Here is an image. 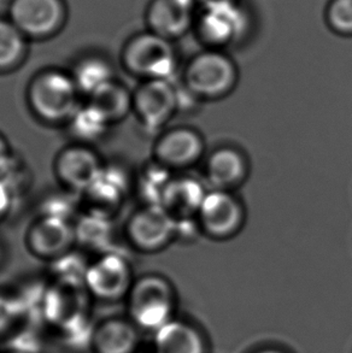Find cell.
<instances>
[{
	"instance_id": "1",
	"label": "cell",
	"mask_w": 352,
	"mask_h": 353,
	"mask_svg": "<svg viewBox=\"0 0 352 353\" xmlns=\"http://www.w3.org/2000/svg\"><path fill=\"white\" fill-rule=\"evenodd\" d=\"M79 93L72 75L59 70H46L30 81L28 103L39 119L46 122H68L80 106Z\"/></svg>"
},
{
	"instance_id": "2",
	"label": "cell",
	"mask_w": 352,
	"mask_h": 353,
	"mask_svg": "<svg viewBox=\"0 0 352 353\" xmlns=\"http://www.w3.org/2000/svg\"><path fill=\"white\" fill-rule=\"evenodd\" d=\"M127 301L129 320L139 330L156 333L173 320L174 291L163 277L148 275L134 282Z\"/></svg>"
},
{
	"instance_id": "3",
	"label": "cell",
	"mask_w": 352,
	"mask_h": 353,
	"mask_svg": "<svg viewBox=\"0 0 352 353\" xmlns=\"http://www.w3.org/2000/svg\"><path fill=\"white\" fill-rule=\"evenodd\" d=\"M127 70L146 80H169L177 67L175 52L168 39L158 34H143L133 39L124 53Z\"/></svg>"
},
{
	"instance_id": "4",
	"label": "cell",
	"mask_w": 352,
	"mask_h": 353,
	"mask_svg": "<svg viewBox=\"0 0 352 353\" xmlns=\"http://www.w3.org/2000/svg\"><path fill=\"white\" fill-rule=\"evenodd\" d=\"M237 69L224 53H200L186 69L187 88L200 98L214 99L224 97L237 83Z\"/></svg>"
},
{
	"instance_id": "5",
	"label": "cell",
	"mask_w": 352,
	"mask_h": 353,
	"mask_svg": "<svg viewBox=\"0 0 352 353\" xmlns=\"http://www.w3.org/2000/svg\"><path fill=\"white\" fill-rule=\"evenodd\" d=\"M133 274L128 261L119 253L105 252L90 263L85 287L90 296L108 303L127 298L133 286Z\"/></svg>"
},
{
	"instance_id": "6",
	"label": "cell",
	"mask_w": 352,
	"mask_h": 353,
	"mask_svg": "<svg viewBox=\"0 0 352 353\" xmlns=\"http://www.w3.org/2000/svg\"><path fill=\"white\" fill-rule=\"evenodd\" d=\"M179 94L169 80H146L133 93V110L148 130H157L172 119Z\"/></svg>"
},
{
	"instance_id": "7",
	"label": "cell",
	"mask_w": 352,
	"mask_h": 353,
	"mask_svg": "<svg viewBox=\"0 0 352 353\" xmlns=\"http://www.w3.org/2000/svg\"><path fill=\"white\" fill-rule=\"evenodd\" d=\"M127 234L135 248L157 251L177 234V223L162 206L146 205L130 217Z\"/></svg>"
},
{
	"instance_id": "8",
	"label": "cell",
	"mask_w": 352,
	"mask_h": 353,
	"mask_svg": "<svg viewBox=\"0 0 352 353\" xmlns=\"http://www.w3.org/2000/svg\"><path fill=\"white\" fill-rule=\"evenodd\" d=\"M103 167L104 164L93 150L85 145H75L58 154L55 170L64 186L84 194L97 181Z\"/></svg>"
},
{
	"instance_id": "9",
	"label": "cell",
	"mask_w": 352,
	"mask_h": 353,
	"mask_svg": "<svg viewBox=\"0 0 352 353\" xmlns=\"http://www.w3.org/2000/svg\"><path fill=\"white\" fill-rule=\"evenodd\" d=\"M202 228L215 238H228L243 225V206L227 191L216 190L206 193L198 211Z\"/></svg>"
},
{
	"instance_id": "10",
	"label": "cell",
	"mask_w": 352,
	"mask_h": 353,
	"mask_svg": "<svg viewBox=\"0 0 352 353\" xmlns=\"http://www.w3.org/2000/svg\"><path fill=\"white\" fill-rule=\"evenodd\" d=\"M27 241L35 256L55 261L69 252L75 243L74 225L69 221L41 216L30 227Z\"/></svg>"
},
{
	"instance_id": "11",
	"label": "cell",
	"mask_w": 352,
	"mask_h": 353,
	"mask_svg": "<svg viewBox=\"0 0 352 353\" xmlns=\"http://www.w3.org/2000/svg\"><path fill=\"white\" fill-rule=\"evenodd\" d=\"M203 151V139L187 128L173 129L163 134L155 146L158 164L168 169L190 167L199 159Z\"/></svg>"
},
{
	"instance_id": "12",
	"label": "cell",
	"mask_w": 352,
	"mask_h": 353,
	"mask_svg": "<svg viewBox=\"0 0 352 353\" xmlns=\"http://www.w3.org/2000/svg\"><path fill=\"white\" fill-rule=\"evenodd\" d=\"M128 188V177L119 167H103L97 181L84 194L88 211L93 214L111 217L119 209Z\"/></svg>"
},
{
	"instance_id": "13",
	"label": "cell",
	"mask_w": 352,
	"mask_h": 353,
	"mask_svg": "<svg viewBox=\"0 0 352 353\" xmlns=\"http://www.w3.org/2000/svg\"><path fill=\"white\" fill-rule=\"evenodd\" d=\"M12 19L24 33L45 35L53 32L62 19L58 0H14Z\"/></svg>"
},
{
	"instance_id": "14",
	"label": "cell",
	"mask_w": 352,
	"mask_h": 353,
	"mask_svg": "<svg viewBox=\"0 0 352 353\" xmlns=\"http://www.w3.org/2000/svg\"><path fill=\"white\" fill-rule=\"evenodd\" d=\"M139 328L130 320L111 317L97 323L90 350L95 353H137Z\"/></svg>"
},
{
	"instance_id": "15",
	"label": "cell",
	"mask_w": 352,
	"mask_h": 353,
	"mask_svg": "<svg viewBox=\"0 0 352 353\" xmlns=\"http://www.w3.org/2000/svg\"><path fill=\"white\" fill-rule=\"evenodd\" d=\"M245 17L235 4L206 9L200 21V34L205 41L224 45L234 41L245 29Z\"/></svg>"
},
{
	"instance_id": "16",
	"label": "cell",
	"mask_w": 352,
	"mask_h": 353,
	"mask_svg": "<svg viewBox=\"0 0 352 353\" xmlns=\"http://www.w3.org/2000/svg\"><path fill=\"white\" fill-rule=\"evenodd\" d=\"M192 11L193 0H155L148 12V22L158 35L175 38L190 27Z\"/></svg>"
},
{
	"instance_id": "17",
	"label": "cell",
	"mask_w": 352,
	"mask_h": 353,
	"mask_svg": "<svg viewBox=\"0 0 352 353\" xmlns=\"http://www.w3.org/2000/svg\"><path fill=\"white\" fill-rule=\"evenodd\" d=\"M248 175V163L242 153L232 148H219L208 161L206 176L217 190L238 186Z\"/></svg>"
},
{
	"instance_id": "18",
	"label": "cell",
	"mask_w": 352,
	"mask_h": 353,
	"mask_svg": "<svg viewBox=\"0 0 352 353\" xmlns=\"http://www.w3.org/2000/svg\"><path fill=\"white\" fill-rule=\"evenodd\" d=\"M205 193L200 183L193 179L172 180L164 193L161 206L176 221L187 220L199 211Z\"/></svg>"
},
{
	"instance_id": "19",
	"label": "cell",
	"mask_w": 352,
	"mask_h": 353,
	"mask_svg": "<svg viewBox=\"0 0 352 353\" xmlns=\"http://www.w3.org/2000/svg\"><path fill=\"white\" fill-rule=\"evenodd\" d=\"M155 353H205L204 340L193 327L172 320L155 333Z\"/></svg>"
},
{
	"instance_id": "20",
	"label": "cell",
	"mask_w": 352,
	"mask_h": 353,
	"mask_svg": "<svg viewBox=\"0 0 352 353\" xmlns=\"http://www.w3.org/2000/svg\"><path fill=\"white\" fill-rule=\"evenodd\" d=\"M90 103L104 115L110 123L119 122L133 109V94L117 81L109 82L90 94Z\"/></svg>"
},
{
	"instance_id": "21",
	"label": "cell",
	"mask_w": 352,
	"mask_h": 353,
	"mask_svg": "<svg viewBox=\"0 0 352 353\" xmlns=\"http://www.w3.org/2000/svg\"><path fill=\"white\" fill-rule=\"evenodd\" d=\"M68 123L72 137L81 143H93L103 138L111 124L90 103L79 106Z\"/></svg>"
},
{
	"instance_id": "22",
	"label": "cell",
	"mask_w": 352,
	"mask_h": 353,
	"mask_svg": "<svg viewBox=\"0 0 352 353\" xmlns=\"http://www.w3.org/2000/svg\"><path fill=\"white\" fill-rule=\"evenodd\" d=\"M75 241L95 250L109 248L113 240V225L110 217L86 212L74 225Z\"/></svg>"
},
{
	"instance_id": "23",
	"label": "cell",
	"mask_w": 352,
	"mask_h": 353,
	"mask_svg": "<svg viewBox=\"0 0 352 353\" xmlns=\"http://www.w3.org/2000/svg\"><path fill=\"white\" fill-rule=\"evenodd\" d=\"M72 77L79 91L90 96L114 80V70L109 63L101 58H85L77 63Z\"/></svg>"
},
{
	"instance_id": "24",
	"label": "cell",
	"mask_w": 352,
	"mask_h": 353,
	"mask_svg": "<svg viewBox=\"0 0 352 353\" xmlns=\"http://www.w3.org/2000/svg\"><path fill=\"white\" fill-rule=\"evenodd\" d=\"M23 39L16 26L0 21V72L8 70L23 54Z\"/></svg>"
},
{
	"instance_id": "25",
	"label": "cell",
	"mask_w": 352,
	"mask_h": 353,
	"mask_svg": "<svg viewBox=\"0 0 352 353\" xmlns=\"http://www.w3.org/2000/svg\"><path fill=\"white\" fill-rule=\"evenodd\" d=\"M172 180L169 176L168 168L163 167L158 163L155 167L148 168L140 185L144 198L148 201V205L161 206L164 193Z\"/></svg>"
},
{
	"instance_id": "26",
	"label": "cell",
	"mask_w": 352,
	"mask_h": 353,
	"mask_svg": "<svg viewBox=\"0 0 352 353\" xmlns=\"http://www.w3.org/2000/svg\"><path fill=\"white\" fill-rule=\"evenodd\" d=\"M52 262L55 263L53 272L57 277V282L85 286V279L90 264L85 263L81 256L69 251Z\"/></svg>"
},
{
	"instance_id": "27",
	"label": "cell",
	"mask_w": 352,
	"mask_h": 353,
	"mask_svg": "<svg viewBox=\"0 0 352 353\" xmlns=\"http://www.w3.org/2000/svg\"><path fill=\"white\" fill-rule=\"evenodd\" d=\"M0 180L9 187L14 196L22 192L28 185L29 175L27 167L19 158L10 156L6 162L0 167Z\"/></svg>"
},
{
	"instance_id": "28",
	"label": "cell",
	"mask_w": 352,
	"mask_h": 353,
	"mask_svg": "<svg viewBox=\"0 0 352 353\" xmlns=\"http://www.w3.org/2000/svg\"><path fill=\"white\" fill-rule=\"evenodd\" d=\"M327 19L335 32L352 34V0H332Z\"/></svg>"
},
{
	"instance_id": "29",
	"label": "cell",
	"mask_w": 352,
	"mask_h": 353,
	"mask_svg": "<svg viewBox=\"0 0 352 353\" xmlns=\"http://www.w3.org/2000/svg\"><path fill=\"white\" fill-rule=\"evenodd\" d=\"M77 209L75 201L68 194H52L43 201V214L45 217H52L58 220L69 221Z\"/></svg>"
},
{
	"instance_id": "30",
	"label": "cell",
	"mask_w": 352,
	"mask_h": 353,
	"mask_svg": "<svg viewBox=\"0 0 352 353\" xmlns=\"http://www.w3.org/2000/svg\"><path fill=\"white\" fill-rule=\"evenodd\" d=\"M22 320L23 317L14 296L0 294V335L11 333Z\"/></svg>"
},
{
	"instance_id": "31",
	"label": "cell",
	"mask_w": 352,
	"mask_h": 353,
	"mask_svg": "<svg viewBox=\"0 0 352 353\" xmlns=\"http://www.w3.org/2000/svg\"><path fill=\"white\" fill-rule=\"evenodd\" d=\"M14 196L9 187L5 185L4 181L0 180V219H3L14 204Z\"/></svg>"
},
{
	"instance_id": "32",
	"label": "cell",
	"mask_w": 352,
	"mask_h": 353,
	"mask_svg": "<svg viewBox=\"0 0 352 353\" xmlns=\"http://www.w3.org/2000/svg\"><path fill=\"white\" fill-rule=\"evenodd\" d=\"M11 156L9 145L6 143L4 137L0 134V167L6 162V159Z\"/></svg>"
},
{
	"instance_id": "33",
	"label": "cell",
	"mask_w": 352,
	"mask_h": 353,
	"mask_svg": "<svg viewBox=\"0 0 352 353\" xmlns=\"http://www.w3.org/2000/svg\"><path fill=\"white\" fill-rule=\"evenodd\" d=\"M202 4L204 5L206 9H213V8H219L224 5L235 4V0H199Z\"/></svg>"
},
{
	"instance_id": "34",
	"label": "cell",
	"mask_w": 352,
	"mask_h": 353,
	"mask_svg": "<svg viewBox=\"0 0 352 353\" xmlns=\"http://www.w3.org/2000/svg\"><path fill=\"white\" fill-rule=\"evenodd\" d=\"M257 353H284L281 352V351H277V350H263V351H260Z\"/></svg>"
},
{
	"instance_id": "35",
	"label": "cell",
	"mask_w": 352,
	"mask_h": 353,
	"mask_svg": "<svg viewBox=\"0 0 352 353\" xmlns=\"http://www.w3.org/2000/svg\"><path fill=\"white\" fill-rule=\"evenodd\" d=\"M0 259H1V248H0Z\"/></svg>"
},
{
	"instance_id": "36",
	"label": "cell",
	"mask_w": 352,
	"mask_h": 353,
	"mask_svg": "<svg viewBox=\"0 0 352 353\" xmlns=\"http://www.w3.org/2000/svg\"><path fill=\"white\" fill-rule=\"evenodd\" d=\"M9 353H12V352H9Z\"/></svg>"
}]
</instances>
